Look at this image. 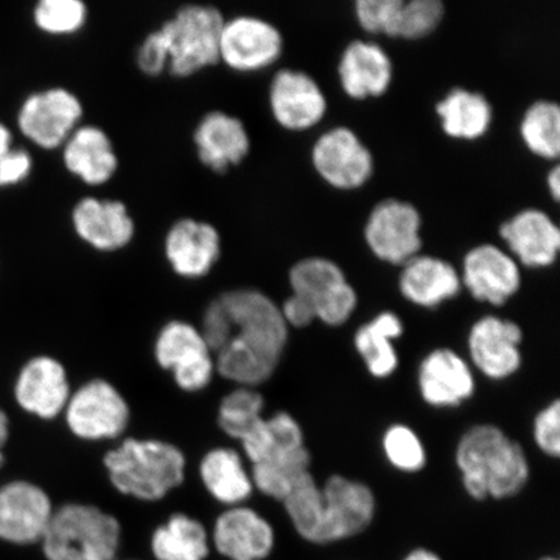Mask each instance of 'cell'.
<instances>
[{
    "instance_id": "obj_1",
    "label": "cell",
    "mask_w": 560,
    "mask_h": 560,
    "mask_svg": "<svg viewBox=\"0 0 560 560\" xmlns=\"http://www.w3.org/2000/svg\"><path fill=\"white\" fill-rule=\"evenodd\" d=\"M221 376L241 387L270 380L289 340L280 306L265 293L243 289L222 293L207 307L200 330Z\"/></svg>"
},
{
    "instance_id": "obj_2",
    "label": "cell",
    "mask_w": 560,
    "mask_h": 560,
    "mask_svg": "<svg viewBox=\"0 0 560 560\" xmlns=\"http://www.w3.org/2000/svg\"><path fill=\"white\" fill-rule=\"evenodd\" d=\"M455 460L474 500H503L521 493L529 464L521 444L493 424L475 425L459 440Z\"/></svg>"
},
{
    "instance_id": "obj_3",
    "label": "cell",
    "mask_w": 560,
    "mask_h": 560,
    "mask_svg": "<svg viewBox=\"0 0 560 560\" xmlns=\"http://www.w3.org/2000/svg\"><path fill=\"white\" fill-rule=\"evenodd\" d=\"M104 465L118 492L155 502L182 485L186 458L165 441L128 439L105 454Z\"/></svg>"
},
{
    "instance_id": "obj_4",
    "label": "cell",
    "mask_w": 560,
    "mask_h": 560,
    "mask_svg": "<svg viewBox=\"0 0 560 560\" xmlns=\"http://www.w3.org/2000/svg\"><path fill=\"white\" fill-rule=\"evenodd\" d=\"M40 542L47 560H116L121 525L100 508L68 503L54 511Z\"/></svg>"
},
{
    "instance_id": "obj_5",
    "label": "cell",
    "mask_w": 560,
    "mask_h": 560,
    "mask_svg": "<svg viewBox=\"0 0 560 560\" xmlns=\"http://www.w3.org/2000/svg\"><path fill=\"white\" fill-rule=\"evenodd\" d=\"M221 11L208 4H186L159 27L167 51V70L187 79L220 62Z\"/></svg>"
},
{
    "instance_id": "obj_6",
    "label": "cell",
    "mask_w": 560,
    "mask_h": 560,
    "mask_svg": "<svg viewBox=\"0 0 560 560\" xmlns=\"http://www.w3.org/2000/svg\"><path fill=\"white\" fill-rule=\"evenodd\" d=\"M83 107L80 97L65 88L38 91L21 104L18 125L32 143L44 150L65 145L81 125Z\"/></svg>"
},
{
    "instance_id": "obj_7",
    "label": "cell",
    "mask_w": 560,
    "mask_h": 560,
    "mask_svg": "<svg viewBox=\"0 0 560 560\" xmlns=\"http://www.w3.org/2000/svg\"><path fill=\"white\" fill-rule=\"evenodd\" d=\"M69 430L89 441L116 439L129 424L128 402L114 385L103 380L83 384L66 406Z\"/></svg>"
},
{
    "instance_id": "obj_8",
    "label": "cell",
    "mask_w": 560,
    "mask_h": 560,
    "mask_svg": "<svg viewBox=\"0 0 560 560\" xmlns=\"http://www.w3.org/2000/svg\"><path fill=\"white\" fill-rule=\"evenodd\" d=\"M159 365L173 373L175 383L186 392L208 387L214 374L212 352L198 328L173 320L160 331L155 346Z\"/></svg>"
},
{
    "instance_id": "obj_9",
    "label": "cell",
    "mask_w": 560,
    "mask_h": 560,
    "mask_svg": "<svg viewBox=\"0 0 560 560\" xmlns=\"http://www.w3.org/2000/svg\"><path fill=\"white\" fill-rule=\"evenodd\" d=\"M420 228L422 219L415 206L388 199L371 210L365 240L380 260L402 266L418 256L422 248Z\"/></svg>"
},
{
    "instance_id": "obj_10",
    "label": "cell",
    "mask_w": 560,
    "mask_h": 560,
    "mask_svg": "<svg viewBox=\"0 0 560 560\" xmlns=\"http://www.w3.org/2000/svg\"><path fill=\"white\" fill-rule=\"evenodd\" d=\"M282 34L256 16L225 20L220 35V62L237 73H255L275 65L282 56Z\"/></svg>"
},
{
    "instance_id": "obj_11",
    "label": "cell",
    "mask_w": 560,
    "mask_h": 560,
    "mask_svg": "<svg viewBox=\"0 0 560 560\" xmlns=\"http://www.w3.org/2000/svg\"><path fill=\"white\" fill-rule=\"evenodd\" d=\"M375 497L363 482L334 475L322 488L325 545L362 534L375 516Z\"/></svg>"
},
{
    "instance_id": "obj_12",
    "label": "cell",
    "mask_w": 560,
    "mask_h": 560,
    "mask_svg": "<svg viewBox=\"0 0 560 560\" xmlns=\"http://www.w3.org/2000/svg\"><path fill=\"white\" fill-rule=\"evenodd\" d=\"M315 171L328 185L354 190L366 184L374 172V159L368 147L348 128L325 132L312 152Z\"/></svg>"
},
{
    "instance_id": "obj_13",
    "label": "cell",
    "mask_w": 560,
    "mask_h": 560,
    "mask_svg": "<svg viewBox=\"0 0 560 560\" xmlns=\"http://www.w3.org/2000/svg\"><path fill=\"white\" fill-rule=\"evenodd\" d=\"M523 331L513 320L487 315L468 335V352L476 369L492 381L513 376L522 366Z\"/></svg>"
},
{
    "instance_id": "obj_14",
    "label": "cell",
    "mask_w": 560,
    "mask_h": 560,
    "mask_svg": "<svg viewBox=\"0 0 560 560\" xmlns=\"http://www.w3.org/2000/svg\"><path fill=\"white\" fill-rule=\"evenodd\" d=\"M50 497L27 481L0 488V538L15 545L42 541L54 515Z\"/></svg>"
},
{
    "instance_id": "obj_15",
    "label": "cell",
    "mask_w": 560,
    "mask_h": 560,
    "mask_svg": "<svg viewBox=\"0 0 560 560\" xmlns=\"http://www.w3.org/2000/svg\"><path fill=\"white\" fill-rule=\"evenodd\" d=\"M272 117L290 131H304L322 121L327 110L324 91L310 74L301 70L282 69L275 75L269 90Z\"/></svg>"
},
{
    "instance_id": "obj_16",
    "label": "cell",
    "mask_w": 560,
    "mask_h": 560,
    "mask_svg": "<svg viewBox=\"0 0 560 560\" xmlns=\"http://www.w3.org/2000/svg\"><path fill=\"white\" fill-rule=\"evenodd\" d=\"M460 280L475 300L501 306L520 291L522 275L520 265L506 252L482 244L466 255Z\"/></svg>"
},
{
    "instance_id": "obj_17",
    "label": "cell",
    "mask_w": 560,
    "mask_h": 560,
    "mask_svg": "<svg viewBox=\"0 0 560 560\" xmlns=\"http://www.w3.org/2000/svg\"><path fill=\"white\" fill-rule=\"evenodd\" d=\"M77 236L91 248L116 252L128 247L136 236V223L120 200L83 198L73 208Z\"/></svg>"
},
{
    "instance_id": "obj_18",
    "label": "cell",
    "mask_w": 560,
    "mask_h": 560,
    "mask_svg": "<svg viewBox=\"0 0 560 560\" xmlns=\"http://www.w3.org/2000/svg\"><path fill=\"white\" fill-rule=\"evenodd\" d=\"M165 256L175 275L198 279L209 275L221 257V235L209 222L178 220L165 236Z\"/></svg>"
},
{
    "instance_id": "obj_19",
    "label": "cell",
    "mask_w": 560,
    "mask_h": 560,
    "mask_svg": "<svg viewBox=\"0 0 560 560\" xmlns=\"http://www.w3.org/2000/svg\"><path fill=\"white\" fill-rule=\"evenodd\" d=\"M212 542L229 560H264L275 549L276 534L262 515L241 505L217 517Z\"/></svg>"
},
{
    "instance_id": "obj_20",
    "label": "cell",
    "mask_w": 560,
    "mask_h": 560,
    "mask_svg": "<svg viewBox=\"0 0 560 560\" xmlns=\"http://www.w3.org/2000/svg\"><path fill=\"white\" fill-rule=\"evenodd\" d=\"M194 144L200 163L215 174L241 165L250 151L245 125L222 110L208 112L194 131Z\"/></svg>"
},
{
    "instance_id": "obj_21",
    "label": "cell",
    "mask_w": 560,
    "mask_h": 560,
    "mask_svg": "<svg viewBox=\"0 0 560 560\" xmlns=\"http://www.w3.org/2000/svg\"><path fill=\"white\" fill-rule=\"evenodd\" d=\"M418 385L420 396L433 408H455L475 392L470 365L446 348L433 350L420 363Z\"/></svg>"
},
{
    "instance_id": "obj_22",
    "label": "cell",
    "mask_w": 560,
    "mask_h": 560,
    "mask_svg": "<svg viewBox=\"0 0 560 560\" xmlns=\"http://www.w3.org/2000/svg\"><path fill=\"white\" fill-rule=\"evenodd\" d=\"M15 396L21 408L31 415L42 419L58 417L70 397L66 369L51 357H37L21 370Z\"/></svg>"
},
{
    "instance_id": "obj_23",
    "label": "cell",
    "mask_w": 560,
    "mask_h": 560,
    "mask_svg": "<svg viewBox=\"0 0 560 560\" xmlns=\"http://www.w3.org/2000/svg\"><path fill=\"white\" fill-rule=\"evenodd\" d=\"M500 234L517 260L527 268H548L557 261L560 231L542 210H522L503 223Z\"/></svg>"
},
{
    "instance_id": "obj_24",
    "label": "cell",
    "mask_w": 560,
    "mask_h": 560,
    "mask_svg": "<svg viewBox=\"0 0 560 560\" xmlns=\"http://www.w3.org/2000/svg\"><path fill=\"white\" fill-rule=\"evenodd\" d=\"M66 170L89 186H103L115 177L118 158L114 143L100 126L80 125L61 147Z\"/></svg>"
},
{
    "instance_id": "obj_25",
    "label": "cell",
    "mask_w": 560,
    "mask_h": 560,
    "mask_svg": "<svg viewBox=\"0 0 560 560\" xmlns=\"http://www.w3.org/2000/svg\"><path fill=\"white\" fill-rule=\"evenodd\" d=\"M394 67L381 46L354 40L341 56L339 77L342 89L357 101L387 93Z\"/></svg>"
},
{
    "instance_id": "obj_26",
    "label": "cell",
    "mask_w": 560,
    "mask_h": 560,
    "mask_svg": "<svg viewBox=\"0 0 560 560\" xmlns=\"http://www.w3.org/2000/svg\"><path fill=\"white\" fill-rule=\"evenodd\" d=\"M398 285L411 304L435 307L458 295L462 280L452 264L438 257L418 255L402 265Z\"/></svg>"
},
{
    "instance_id": "obj_27",
    "label": "cell",
    "mask_w": 560,
    "mask_h": 560,
    "mask_svg": "<svg viewBox=\"0 0 560 560\" xmlns=\"http://www.w3.org/2000/svg\"><path fill=\"white\" fill-rule=\"evenodd\" d=\"M200 476L210 495L223 505L241 506L254 492V482L241 455L226 447L206 454L200 464Z\"/></svg>"
},
{
    "instance_id": "obj_28",
    "label": "cell",
    "mask_w": 560,
    "mask_h": 560,
    "mask_svg": "<svg viewBox=\"0 0 560 560\" xmlns=\"http://www.w3.org/2000/svg\"><path fill=\"white\" fill-rule=\"evenodd\" d=\"M402 332L401 319L390 312L376 315L373 320L357 331L354 347L371 375L384 380L395 373L398 357L392 341L400 338Z\"/></svg>"
},
{
    "instance_id": "obj_29",
    "label": "cell",
    "mask_w": 560,
    "mask_h": 560,
    "mask_svg": "<svg viewBox=\"0 0 560 560\" xmlns=\"http://www.w3.org/2000/svg\"><path fill=\"white\" fill-rule=\"evenodd\" d=\"M436 110L444 131L455 139H478L492 124L493 112L486 96L465 89L452 90Z\"/></svg>"
},
{
    "instance_id": "obj_30",
    "label": "cell",
    "mask_w": 560,
    "mask_h": 560,
    "mask_svg": "<svg viewBox=\"0 0 560 560\" xmlns=\"http://www.w3.org/2000/svg\"><path fill=\"white\" fill-rule=\"evenodd\" d=\"M151 550L156 560H206L209 556L208 532L194 517L174 514L153 532Z\"/></svg>"
},
{
    "instance_id": "obj_31",
    "label": "cell",
    "mask_w": 560,
    "mask_h": 560,
    "mask_svg": "<svg viewBox=\"0 0 560 560\" xmlns=\"http://www.w3.org/2000/svg\"><path fill=\"white\" fill-rule=\"evenodd\" d=\"M241 444L252 465L305 447L304 433L296 419L283 411L269 419L262 418Z\"/></svg>"
},
{
    "instance_id": "obj_32",
    "label": "cell",
    "mask_w": 560,
    "mask_h": 560,
    "mask_svg": "<svg viewBox=\"0 0 560 560\" xmlns=\"http://www.w3.org/2000/svg\"><path fill=\"white\" fill-rule=\"evenodd\" d=\"M311 454L306 447L282 455L260 464L252 465L250 479L254 487L265 495L283 502L293 488L305 478L310 471Z\"/></svg>"
},
{
    "instance_id": "obj_33",
    "label": "cell",
    "mask_w": 560,
    "mask_h": 560,
    "mask_svg": "<svg viewBox=\"0 0 560 560\" xmlns=\"http://www.w3.org/2000/svg\"><path fill=\"white\" fill-rule=\"evenodd\" d=\"M346 282L345 271L327 258H305L290 270L292 295L305 300L314 314L320 301Z\"/></svg>"
},
{
    "instance_id": "obj_34",
    "label": "cell",
    "mask_w": 560,
    "mask_h": 560,
    "mask_svg": "<svg viewBox=\"0 0 560 560\" xmlns=\"http://www.w3.org/2000/svg\"><path fill=\"white\" fill-rule=\"evenodd\" d=\"M282 503L293 528L304 540L325 545L322 488L315 482L312 474H307Z\"/></svg>"
},
{
    "instance_id": "obj_35",
    "label": "cell",
    "mask_w": 560,
    "mask_h": 560,
    "mask_svg": "<svg viewBox=\"0 0 560 560\" xmlns=\"http://www.w3.org/2000/svg\"><path fill=\"white\" fill-rule=\"evenodd\" d=\"M523 142L535 155L556 160L560 153V109L557 103L532 104L522 120Z\"/></svg>"
},
{
    "instance_id": "obj_36",
    "label": "cell",
    "mask_w": 560,
    "mask_h": 560,
    "mask_svg": "<svg viewBox=\"0 0 560 560\" xmlns=\"http://www.w3.org/2000/svg\"><path fill=\"white\" fill-rule=\"evenodd\" d=\"M264 397L254 388L241 387L230 392L219 410L222 431L241 443L264 418Z\"/></svg>"
},
{
    "instance_id": "obj_37",
    "label": "cell",
    "mask_w": 560,
    "mask_h": 560,
    "mask_svg": "<svg viewBox=\"0 0 560 560\" xmlns=\"http://www.w3.org/2000/svg\"><path fill=\"white\" fill-rule=\"evenodd\" d=\"M88 18V7L81 0H40L33 11L38 30L59 37L82 31Z\"/></svg>"
},
{
    "instance_id": "obj_38",
    "label": "cell",
    "mask_w": 560,
    "mask_h": 560,
    "mask_svg": "<svg viewBox=\"0 0 560 560\" xmlns=\"http://www.w3.org/2000/svg\"><path fill=\"white\" fill-rule=\"evenodd\" d=\"M383 450L389 464L402 472L415 474L425 466L424 445L408 425L389 427L384 433Z\"/></svg>"
},
{
    "instance_id": "obj_39",
    "label": "cell",
    "mask_w": 560,
    "mask_h": 560,
    "mask_svg": "<svg viewBox=\"0 0 560 560\" xmlns=\"http://www.w3.org/2000/svg\"><path fill=\"white\" fill-rule=\"evenodd\" d=\"M444 13V4L440 0H404L398 12L394 38H424L438 30Z\"/></svg>"
},
{
    "instance_id": "obj_40",
    "label": "cell",
    "mask_w": 560,
    "mask_h": 560,
    "mask_svg": "<svg viewBox=\"0 0 560 560\" xmlns=\"http://www.w3.org/2000/svg\"><path fill=\"white\" fill-rule=\"evenodd\" d=\"M402 2L404 0H359L355 3L357 20L366 32L394 38Z\"/></svg>"
},
{
    "instance_id": "obj_41",
    "label": "cell",
    "mask_w": 560,
    "mask_h": 560,
    "mask_svg": "<svg viewBox=\"0 0 560 560\" xmlns=\"http://www.w3.org/2000/svg\"><path fill=\"white\" fill-rule=\"evenodd\" d=\"M357 304H359V298L347 280L315 307V319L332 327L345 325L352 317Z\"/></svg>"
},
{
    "instance_id": "obj_42",
    "label": "cell",
    "mask_w": 560,
    "mask_h": 560,
    "mask_svg": "<svg viewBox=\"0 0 560 560\" xmlns=\"http://www.w3.org/2000/svg\"><path fill=\"white\" fill-rule=\"evenodd\" d=\"M534 438L538 450L549 457L560 454V402L552 401L538 412L534 423Z\"/></svg>"
},
{
    "instance_id": "obj_43",
    "label": "cell",
    "mask_w": 560,
    "mask_h": 560,
    "mask_svg": "<svg viewBox=\"0 0 560 560\" xmlns=\"http://www.w3.org/2000/svg\"><path fill=\"white\" fill-rule=\"evenodd\" d=\"M137 66L145 75L156 77L167 69V51L163 35L158 31L151 32L137 52Z\"/></svg>"
},
{
    "instance_id": "obj_44",
    "label": "cell",
    "mask_w": 560,
    "mask_h": 560,
    "mask_svg": "<svg viewBox=\"0 0 560 560\" xmlns=\"http://www.w3.org/2000/svg\"><path fill=\"white\" fill-rule=\"evenodd\" d=\"M33 171L31 153L12 149L5 155L0 156V187L16 186L30 177Z\"/></svg>"
},
{
    "instance_id": "obj_45",
    "label": "cell",
    "mask_w": 560,
    "mask_h": 560,
    "mask_svg": "<svg viewBox=\"0 0 560 560\" xmlns=\"http://www.w3.org/2000/svg\"><path fill=\"white\" fill-rule=\"evenodd\" d=\"M282 312L285 324L296 328L310 326L315 320L313 307L305 300L291 295L284 301Z\"/></svg>"
},
{
    "instance_id": "obj_46",
    "label": "cell",
    "mask_w": 560,
    "mask_h": 560,
    "mask_svg": "<svg viewBox=\"0 0 560 560\" xmlns=\"http://www.w3.org/2000/svg\"><path fill=\"white\" fill-rule=\"evenodd\" d=\"M12 132L7 126L0 122V156L5 155L13 149Z\"/></svg>"
},
{
    "instance_id": "obj_47",
    "label": "cell",
    "mask_w": 560,
    "mask_h": 560,
    "mask_svg": "<svg viewBox=\"0 0 560 560\" xmlns=\"http://www.w3.org/2000/svg\"><path fill=\"white\" fill-rule=\"evenodd\" d=\"M548 187L552 199L559 201L560 198V170L557 165L548 175Z\"/></svg>"
},
{
    "instance_id": "obj_48",
    "label": "cell",
    "mask_w": 560,
    "mask_h": 560,
    "mask_svg": "<svg viewBox=\"0 0 560 560\" xmlns=\"http://www.w3.org/2000/svg\"><path fill=\"white\" fill-rule=\"evenodd\" d=\"M9 418L0 410V466L3 464V447L7 443V439H9Z\"/></svg>"
},
{
    "instance_id": "obj_49",
    "label": "cell",
    "mask_w": 560,
    "mask_h": 560,
    "mask_svg": "<svg viewBox=\"0 0 560 560\" xmlns=\"http://www.w3.org/2000/svg\"><path fill=\"white\" fill-rule=\"evenodd\" d=\"M404 560H443L441 559L436 552H433L429 549H415L409 552L408 556L404 558Z\"/></svg>"
},
{
    "instance_id": "obj_50",
    "label": "cell",
    "mask_w": 560,
    "mask_h": 560,
    "mask_svg": "<svg viewBox=\"0 0 560 560\" xmlns=\"http://www.w3.org/2000/svg\"><path fill=\"white\" fill-rule=\"evenodd\" d=\"M541 560H558L557 558H551V557H546V558H542Z\"/></svg>"
}]
</instances>
